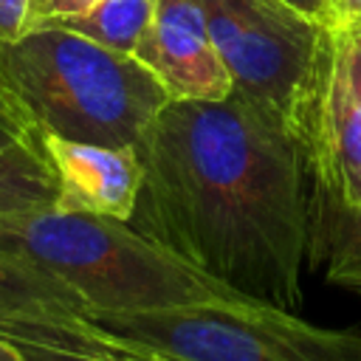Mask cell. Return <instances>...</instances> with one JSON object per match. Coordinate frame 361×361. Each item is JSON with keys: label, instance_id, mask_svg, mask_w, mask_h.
<instances>
[{"label": "cell", "instance_id": "cell-14", "mask_svg": "<svg viewBox=\"0 0 361 361\" xmlns=\"http://www.w3.org/2000/svg\"><path fill=\"white\" fill-rule=\"evenodd\" d=\"M3 336V333H0ZM14 350L20 353L23 361H124L118 355L110 353H93V350H71V347H56V344H45V341H31V338H17V336H6Z\"/></svg>", "mask_w": 361, "mask_h": 361}, {"label": "cell", "instance_id": "cell-12", "mask_svg": "<svg viewBox=\"0 0 361 361\" xmlns=\"http://www.w3.org/2000/svg\"><path fill=\"white\" fill-rule=\"evenodd\" d=\"M149 14L152 0H102L90 11L56 23L110 51L133 54L149 23Z\"/></svg>", "mask_w": 361, "mask_h": 361}, {"label": "cell", "instance_id": "cell-6", "mask_svg": "<svg viewBox=\"0 0 361 361\" xmlns=\"http://www.w3.org/2000/svg\"><path fill=\"white\" fill-rule=\"evenodd\" d=\"M313 155L327 195L361 209V31L330 28Z\"/></svg>", "mask_w": 361, "mask_h": 361}, {"label": "cell", "instance_id": "cell-5", "mask_svg": "<svg viewBox=\"0 0 361 361\" xmlns=\"http://www.w3.org/2000/svg\"><path fill=\"white\" fill-rule=\"evenodd\" d=\"M197 6L234 93L313 149L330 28L282 0H197Z\"/></svg>", "mask_w": 361, "mask_h": 361}, {"label": "cell", "instance_id": "cell-17", "mask_svg": "<svg viewBox=\"0 0 361 361\" xmlns=\"http://www.w3.org/2000/svg\"><path fill=\"white\" fill-rule=\"evenodd\" d=\"M327 28H358L361 31V0H330Z\"/></svg>", "mask_w": 361, "mask_h": 361}, {"label": "cell", "instance_id": "cell-2", "mask_svg": "<svg viewBox=\"0 0 361 361\" xmlns=\"http://www.w3.org/2000/svg\"><path fill=\"white\" fill-rule=\"evenodd\" d=\"M0 251L62 282L87 313L245 299L121 220L51 206L0 217Z\"/></svg>", "mask_w": 361, "mask_h": 361}, {"label": "cell", "instance_id": "cell-15", "mask_svg": "<svg viewBox=\"0 0 361 361\" xmlns=\"http://www.w3.org/2000/svg\"><path fill=\"white\" fill-rule=\"evenodd\" d=\"M31 11H34V0H0V45L28 31Z\"/></svg>", "mask_w": 361, "mask_h": 361}, {"label": "cell", "instance_id": "cell-18", "mask_svg": "<svg viewBox=\"0 0 361 361\" xmlns=\"http://www.w3.org/2000/svg\"><path fill=\"white\" fill-rule=\"evenodd\" d=\"M282 3L290 6L299 14L322 23V25H327V6H330V0H282Z\"/></svg>", "mask_w": 361, "mask_h": 361}, {"label": "cell", "instance_id": "cell-11", "mask_svg": "<svg viewBox=\"0 0 361 361\" xmlns=\"http://www.w3.org/2000/svg\"><path fill=\"white\" fill-rule=\"evenodd\" d=\"M54 195V175L37 141L0 152V217L51 206Z\"/></svg>", "mask_w": 361, "mask_h": 361}, {"label": "cell", "instance_id": "cell-19", "mask_svg": "<svg viewBox=\"0 0 361 361\" xmlns=\"http://www.w3.org/2000/svg\"><path fill=\"white\" fill-rule=\"evenodd\" d=\"M0 361H23L20 353L14 350V344L6 336H0Z\"/></svg>", "mask_w": 361, "mask_h": 361}, {"label": "cell", "instance_id": "cell-1", "mask_svg": "<svg viewBox=\"0 0 361 361\" xmlns=\"http://www.w3.org/2000/svg\"><path fill=\"white\" fill-rule=\"evenodd\" d=\"M135 152L133 228L245 299L302 307L324 200L302 138L231 90L220 102L169 99Z\"/></svg>", "mask_w": 361, "mask_h": 361}, {"label": "cell", "instance_id": "cell-16", "mask_svg": "<svg viewBox=\"0 0 361 361\" xmlns=\"http://www.w3.org/2000/svg\"><path fill=\"white\" fill-rule=\"evenodd\" d=\"M102 0H34V11H31V25L34 23H56V20H68L76 14L90 11L93 6H99ZM28 25V28H31Z\"/></svg>", "mask_w": 361, "mask_h": 361}, {"label": "cell", "instance_id": "cell-3", "mask_svg": "<svg viewBox=\"0 0 361 361\" xmlns=\"http://www.w3.org/2000/svg\"><path fill=\"white\" fill-rule=\"evenodd\" d=\"M0 82L37 133L110 147H135L169 102L133 54L59 23H34L0 45Z\"/></svg>", "mask_w": 361, "mask_h": 361}, {"label": "cell", "instance_id": "cell-8", "mask_svg": "<svg viewBox=\"0 0 361 361\" xmlns=\"http://www.w3.org/2000/svg\"><path fill=\"white\" fill-rule=\"evenodd\" d=\"M37 144L54 175L56 209L130 223L144 180L135 147L73 141L54 133H37Z\"/></svg>", "mask_w": 361, "mask_h": 361}, {"label": "cell", "instance_id": "cell-4", "mask_svg": "<svg viewBox=\"0 0 361 361\" xmlns=\"http://www.w3.org/2000/svg\"><path fill=\"white\" fill-rule=\"evenodd\" d=\"M87 322L124 361H361L358 333L257 299L87 313Z\"/></svg>", "mask_w": 361, "mask_h": 361}, {"label": "cell", "instance_id": "cell-10", "mask_svg": "<svg viewBox=\"0 0 361 361\" xmlns=\"http://www.w3.org/2000/svg\"><path fill=\"white\" fill-rule=\"evenodd\" d=\"M324 262L327 279L361 293V209L336 203L327 189L316 237V262Z\"/></svg>", "mask_w": 361, "mask_h": 361}, {"label": "cell", "instance_id": "cell-9", "mask_svg": "<svg viewBox=\"0 0 361 361\" xmlns=\"http://www.w3.org/2000/svg\"><path fill=\"white\" fill-rule=\"evenodd\" d=\"M0 333L71 350L110 353L87 307L51 274L0 251ZM113 355V353H110Z\"/></svg>", "mask_w": 361, "mask_h": 361}, {"label": "cell", "instance_id": "cell-7", "mask_svg": "<svg viewBox=\"0 0 361 361\" xmlns=\"http://www.w3.org/2000/svg\"><path fill=\"white\" fill-rule=\"evenodd\" d=\"M133 56L169 99L220 102L234 90L197 0H152L149 23Z\"/></svg>", "mask_w": 361, "mask_h": 361}, {"label": "cell", "instance_id": "cell-13", "mask_svg": "<svg viewBox=\"0 0 361 361\" xmlns=\"http://www.w3.org/2000/svg\"><path fill=\"white\" fill-rule=\"evenodd\" d=\"M34 141H37V130L31 127V121L25 118L14 96L0 82V152L23 144H34Z\"/></svg>", "mask_w": 361, "mask_h": 361}]
</instances>
